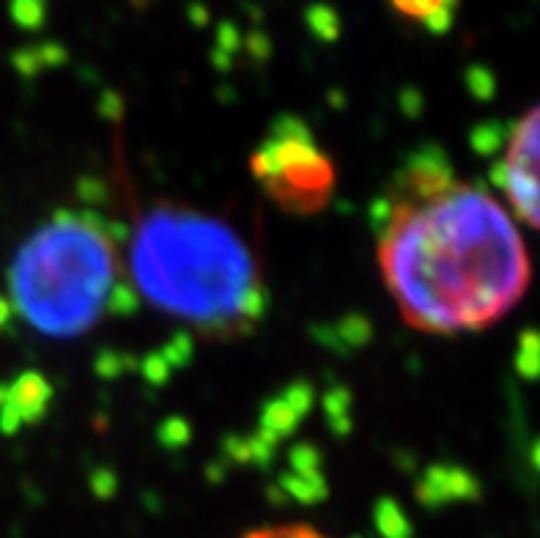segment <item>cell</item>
Listing matches in <instances>:
<instances>
[{
    "instance_id": "obj_1",
    "label": "cell",
    "mask_w": 540,
    "mask_h": 538,
    "mask_svg": "<svg viewBox=\"0 0 540 538\" xmlns=\"http://www.w3.org/2000/svg\"><path fill=\"white\" fill-rule=\"evenodd\" d=\"M384 283L403 322L434 335L486 330L530 289V253L508 209L475 184H390L371 204Z\"/></svg>"
},
{
    "instance_id": "obj_2",
    "label": "cell",
    "mask_w": 540,
    "mask_h": 538,
    "mask_svg": "<svg viewBox=\"0 0 540 538\" xmlns=\"http://www.w3.org/2000/svg\"><path fill=\"white\" fill-rule=\"evenodd\" d=\"M138 297L209 338L253 333L266 289L253 250L225 220L157 204L140 217L129 248Z\"/></svg>"
},
{
    "instance_id": "obj_3",
    "label": "cell",
    "mask_w": 540,
    "mask_h": 538,
    "mask_svg": "<svg viewBox=\"0 0 540 538\" xmlns=\"http://www.w3.org/2000/svg\"><path fill=\"white\" fill-rule=\"evenodd\" d=\"M116 283V226L96 212H55L9 267L11 305L50 338L88 333L107 313Z\"/></svg>"
},
{
    "instance_id": "obj_4",
    "label": "cell",
    "mask_w": 540,
    "mask_h": 538,
    "mask_svg": "<svg viewBox=\"0 0 540 538\" xmlns=\"http://www.w3.org/2000/svg\"><path fill=\"white\" fill-rule=\"evenodd\" d=\"M250 168L264 184L266 195L291 215H313L324 209L335 190V165L316 146L308 124L291 113L269 124Z\"/></svg>"
},
{
    "instance_id": "obj_5",
    "label": "cell",
    "mask_w": 540,
    "mask_h": 538,
    "mask_svg": "<svg viewBox=\"0 0 540 538\" xmlns=\"http://www.w3.org/2000/svg\"><path fill=\"white\" fill-rule=\"evenodd\" d=\"M494 179L508 195L513 215L540 231V105L513 127Z\"/></svg>"
},
{
    "instance_id": "obj_6",
    "label": "cell",
    "mask_w": 540,
    "mask_h": 538,
    "mask_svg": "<svg viewBox=\"0 0 540 538\" xmlns=\"http://www.w3.org/2000/svg\"><path fill=\"white\" fill-rule=\"evenodd\" d=\"M53 401V385L39 371H25L11 385H0V431L17 434L25 423H39Z\"/></svg>"
},
{
    "instance_id": "obj_7",
    "label": "cell",
    "mask_w": 540,
    "mask_h": 538,
    "mask_svg": "<svg viewBox=\"0 0 540 538\" xmlns=\"http://www.w3.org/2000/svg\"><path fill=\"white\" fill-rule=\"evenodd\" d=\"M417 497L425 506H442L447 500H461V497L477 495L475 478H469L464 470L458 467H445V464H436L428 473L420 478L417 484Z\"/></svg>"
},
{
    "instance_id": "obj_8",
    "label": "cell",
    "mask_w": 540,
    "mask_h": 538,
    "mask_svg": "<svg viewBox=\"0 0 540 538\" xmlns=\"http://www.w3.org/2000/svg\"><path fill=\"white\" fill-rule=\"evenodd\" d=\"M316 338L329 349H335V352H354V349H362V346L371 344L373 338V327L371 322L360 316V313H351L346 319H340L338 324H332V327H316L313 330Z\"/></svg>"
},
{
    "instance_id": "obj_9",
    "label": "cell",
    "mask_w": 540,
    "mask_h": 538,
    "mask_svg": "<svg viewBox=\"0 0 540 538\" xmlns=\"http://www.w3.org/2000/svg\"><path fill=\"white\" fill-rule=\"evenodd\" d=\"M299 420L302 418H299L294 409L288 407L286 399H283V396H277V399L266 401L264 407H261L258 431H264V434H269L272 440L280 442L294 434V429L299 426Z\"/></svg>"
},
{
    "instance_id": "obj_10",
    "label": "cell",
    "mask_w": 540,
    "mask_h": 538,
    "mask_svg": "<svg viewBox=\"0 0 540 538\" xmlns=\"http://www.w3.org/2000/svg\"><path fill=\"white\" fill-rule=\"evenodd\" d=\"M280 489L299 503H321L329 497L327 478L321 473H286L280 478Z\"/></svg>"
},
{
    "instance_id": "obj_11",
    "label": "cell",
    "mask_w": 540,
    "mask_h": 538,
    "mask_svg": "<svg viewBox=\"0 0 540 538\" xmlns=\"http://www.w3.org/2000/svg\"><path fill=\"white\" fill-rule=\"evenodd\" d=\"M373 522L384 538H412V522L392 497H382L373 506Z\"/></svg>"
},
{
    "instance_id": "obj_12",
    "label": "cell",
    "mask_w": 540,
    "mask_h": 538,
    "mask_svg": "<svg viewBox=\"0 0 540 538\" xmlns=\"http://www.w3.org/2000/svg\"><path fill=\"white\" fill-rule=\"evenodd\" d=\"M351 407H354V399H351V393L346 388H332L327 396H324V412H327L329 429L340 434V437H346L351 426H354Z\"/></svg>"
},
{
    "instance_id": "obj_13",
    "label": "cell",
    "mask_w": 540,
    "mask_h": 538,
    "mask_svg": "<svg viewBox=\"0 0 540 538\" xmlns=\"http://www.w3.org/2000/svg\"><path fill=\"white\" fill-rule=\"evenodd\" d=\"M305 22H308V31L316 36L318 42H338L340 17L332 6H327V3H313V6L305 9Z\"/></svg>"
},
{
    "instance_id": "obj_14",
    "label": "cell",
    "mask_w": 540,
    "mask_h": 538,
    "mask_svg": "<svg viewBox=\"0 0 540 538\" xmlns=\"http://www.w3.org/2000/svg\"><path fill=\"white\" fill-rule=\"evenodd\" d=\"M11 17L20 25L22 31H39L47 22V0H11Z\"/></svg>"
},
{
    "instance_id": "obj_15",
    "label": "cell",
    "mask_w": 540,
    "mask_h": 538,
    "mask_svg": "<svg viewBox=\"0 0 540 538\" xmlns=\"http://www.w3.org/2000/svg\"><path fill=\"white\" fill-rule=\"evenodd\" d=\"M390 3L398 14L420 22L434 17L439 9H458V0H390Z\"/></svg>"
},
{
    "instance_id": "obj_16",
    "label": "cell",
    "mask_w": 540,
    "mask_h": 538,
    "mask_svg": "<svg viewBox=\"0 0 540 538\" xmlns=\"http://www.w3.org/2000/svg\"><path fill=\"white\" fill-rule=\"evenodd\" d=\"M159 355L168 360L170 371H176V368H184L195 355V341H192V335L187 330H179V333H173L168 344L159 349Z\"/></svg>"
},
{
    "instance_id": "obj_17",
    "label": "cell",
    "mask_w": 540,
    "mask_h": 538,
    "mask_svg": "<svg viewBox=\"0 0 540 538\" xmlns=\"http://www.w3.org/2000/svg\"><path fill=\"white\" fill-rule=\"evenodd\" d=\"M192 437L190 423L184 418H168L159 423L157 429V442L165 448V451H179L184 448Z\"/></svg>"
},
{
    "instance_id": "obj_18",
    "label": "cell",
    "mask_w": 540,
    "mask_h": 538,
    "mask_svg": "<svg viewBox=\"0 0 540 538\" xmlns=\"http://www.w3.org/2000/svg\"><path fill=\"white\" fill-rule=\"evenodd\" d=\"M288 464L294 473H321V451L310 442H297L288 453Z\"/></svg>"
},
{
    "instance_id": "obj_19",
    "label": "cell",
    "mask_w": 540,
    "mask_h": 538,
    "mask_svg": "<svg viewBox=\"0 0 540 538\" xmlns=\"http://www.w3.org/2000/svg\"><path fill=\"white\" fill-rule=\"evenodd\" d=\"M283 399H286L288 407L297 412L299 418H305L310 407H313L316 396H313V385L305 382V379H299V382H294V385H288V388L283 390Z\"/></svg>"
},
{
    "instance_id": "obj_20",
    "label": "cell",
    "mask_w": 540,
    "mask_h": 538,
    "mask_svg": "<svg viewBox=\"0 0 540 538\" xmlns=\"http://www.w3.org/2000/svg\"><path fill=\"white\" fill-rule=\"evenodd\" d=\"M135 366V360L129 355H124V352H99L96 355V371H99V377H105V379H113L118 377V374H124V371H129V368Z\"/></svg>"
},
{
    "instance_id": "obj_21",
    "label": "cell",
    "mask_w": 540,
    "mask_h": 538,
    "mask_svg": "<svg viewBox=\"0 0 540 538\" xmlns=\"http://www.w3.org/2000/svg\"><path fill=\"white\" fill-rule=\"evenodd\" d=\"M138 305H140L138 291L132 289L129 283H116V289L110 294V302H107V313L129 316V313L138 311Z\"/></svg>"
},
{
    "instance_id": "obj_22",
    "label": "cell",
    "mask_w": 540,
    "mask_h": 538,
    "mask_svg": "<svg viewBox=\"0 0 540 538\" xmlns=\"http://www.w3.org/2000/svg\"><path fill=\"white\" fill-rule=\"evenodd\" d=\"M140 374H143V379L149 382V385H154V388H159V385H165L168 382V377L173 374L168 366V360L159 355L157 352H149V355L140 360Z\"/></svg>"
},
{
    "instance_id": "obj_23",
    "label": "cell",
    "mask_w": 540,
    "mask_h": 538,
    "mask_svg": "<svg viewBox=\"0 0 540 538\" xmlns=\"http://www.w3.org/2000/svg\"><path fill=\"white\" fill-rule=\"evenodd\" d=\"M244 44V33L239 31V25L236 22H220L217 25V44H214V53H223V55H231L239 53Z\"/></svg>"
},
{
    "instance_id": "obj_24",
    "label": "cell",
    "mask_w": 540,
    "mask_h": 538,
    "mask_svg": "<svg viewBox=\"0 0 540 538\" xmlns=\"http://www.w3.org/2000/svg\"><path fill=\"white\" fill-rule=\"evenodd\" d=\"M244 538H327L316 533V530L305 528V525H280V528H261L247 533Z\"/></svg>"
},
{
    "instance_id": "obj_25",
    "label": "cell",
    "mask_w": 540,
    "mask_h": 538,
    "mask_svg": "<svg viewBox=\"0 0 540 538\" xmlns=\"http://www.w3.org/2000/svg\"><path fill=\"white\" fill-rule=\"evenodd\" d=\"M466 83L472 88V94L480 99H488L494 94V77H491L486 66H472V69L466 72Z\"/></svg>"
},
{
    "instance_id": "obj_26",
    "label": "cell",
    "mask_w": 540,
    "mask_h": 538,
    "mask_svg": "<svg viewBox=\"0 0 540 538\" xmlns=\"http://www.w3.org/2000/svg\"><path fill=\"white\" fill-rule=\"evenodd\" d=\"M14 66H17V72L25 77H33V75H39V72H44L39 47H25V50H17V53H14Z\"/></svg>"
},
{
    "instance_id": "obj_27",
    "label": "cell",
    "mask_w": 540,
    "mask_h": 538,
    "mask_svg": "<svg viewBox=\"0 0 540 538\" xmlns=\"http://www.w3.org/2000/svg\"><path fill=\"white\" fill-rule=\"evenodd\" d=\"M116 475H113V470H107V467H99V470H94L91 473V489H94L96 497H102V500H107V497L116 495Z\"/></svg>"
},
{
    "instance_id": "obj_28",
    "label": "cell",
    "mask_w": 540,
    "mask_h": 538,
    "mask_svg": "<svg viewBox=\"0 0 540 538\" xmlns=\"http://www.w3.org/2000/svg\"><path fill=\"white\" fill-rule=\"evenodd\" d=\"M453 22H456V9H439L434 14V17H428V20L423 22L425 31L434 33V36H442V33H447L450 28H453Z\"/></svg>"
},
{
    "instance_id": "obj_29",
    "label": "cell",
    "mask_w": 540,
    "mask_h": 538,
    "mask_svg": "<svg viewBox=\"0 0 540 538\" xmlns=\"http://www.w3.org/2000/svg\"><path fill=\"white\" fill-rule=\"evenodd\" d=\"M250 53L255 55V61H266L269 58V39H266L264 33H250V36H244V44Z\"/></svg>"
},
{
    "instance_id": "obj_30",
    "label": "cell",
    "mask_w": 540,
    "mask_h": 538,
    "mask_svg": "<svg viewBox=\"0 0 540 538\" xmlns=\"http://www.w3.org/2000/svg\"><path fill=\"white\" fill-rule=\"evenodd\" d=\"M190 17L195 25H209V11H206V6H198V3H192L190 6Z\"/></svg>"
},
{
    "instance_id": "obj_31",
    "label": "cell",
    "mask_w": 540,
    "mask_h": 538,
    "mask_svg": "<svg viewBox=\"0 0 540 538\" xmlns=\"http://www.w3.org/2000/svg\"><path fill=\"white\" fill-rule=\"evenodd\" d=\"M6 319H9V302L0 300V327L6 324Z\"/></svg>"
}]
</instances>
